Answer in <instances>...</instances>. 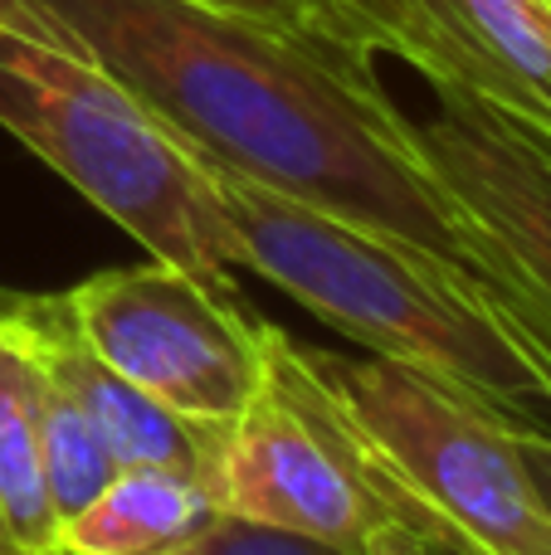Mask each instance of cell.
<instances>
[{
  "instance_id": "6da1fadb",
  "label": "cell",
  "mask_w": 551,
  "mask_h": 555,
  "mask_svg": "<svg viewBox=\"0 0 551 555\" xmlns=\"http://www.w3.org/2000/svg\"><path fill=\"white\" fill-rule=\"evenodd\" d=\"M44 5L210 166L488 278L474 224L439 191L415 122L386 93L367 54L191 0Z\"/></svg>"
},
{
  "instance_id": "7a4b0ae2",
  "label": "cell",
  "mask_w": 551,
  "mask_h": 555,
  "mask_svg": "<svg viewBox=\"0 0 551 555\" xmlns=\"http://www.w3.org/2000/svg\"><path fill=\"white\" fill-rule=\"evenodd\" d=\"M215 171L240 269L503 429L551 434V341L464 263Z\"/></svg>"
},
{
  "instance_id": "3957f363",
  "label": "cell",
  "mask_w": 551,
  "mask_h": 555,
  "mask_svg": "<svg viewBox=\"0 0 551 555\" xmlns=\"http://www.w3.org/2000/svg\"><path fill=\"white\" fill-rule=\"evenodd\" d=\"M0 127L146 259L240 269L210 162L44 0H0Z\"/></svg>"
},
{
  "instance_id": "277c9868",
  "label": "cell",
  "mask_w": 551,
  "mask_h": 555,
  "mask_svg": "<svg viewBox=\"0 0 551 555\" xmlns=\"http://www.w3.org/2000/svg\"><path fill=\"white\" fill-rule=\"evenodd\" d=\"M269 365L322 414L390 521L445 555H551V507L513 429L381 356L322 351L273 322Z\"/></svg>"
},
{
  "instance_id": "5b68a950",
  "label": "cell",
  "mask_w": 551,
  "mask_h": 555,
  "mask_svg": "<svg viewBox=\"0 0 551 555\" xmlns=\"http://www.w3.org/2000/svg\"><path fill=\"white\" fill-rule=\"evenodd\" d=\"M64 307L107 371L215 439L269 380V322L230 278L146 259L74 283Z\"/></svg>"
},
{
  "instance_id": "8992f818",
  "label": "cell",
  "mask_w": 551,
  "mask_h": 555,
  "mask_svg": "<svg viewBox=\"0 0 551 555\" xmlns=\"http://www.w3.org/2000/svg\"><path fill=\"white\" fill-rule=\"evenodd\" d=\"M367 59L410 64L435 93H459L551 142V0H328Z\"/></svg>"
},
{
  "instance_id": "52a82bcc",
  "label": "cell",
  "mask_w": 551,
  "mask_h": 555,
  "mask_svg": "<svg viewBox=\"0 0 551 555\" xmlns=\"http://www.w3.org/2000/svg\"><path fill=\"white\" fill-rule=\"evenodd\" d=\"M415 122L425 166L474 224L488 278L551 341V142L459 93Z\"/></svg>"
},
{
  "instance_id": "ba28073f",
  "label": "cell",
  "mask_w": 551,
  "mask_h": 555,
  "mask_svg": "<svg viewBox=\"0 0 551 555\" xmlns=\"http://www.w3.org/2000/svg\"><path fill=\"white\" fill-rule=\"evenodd\" d=\"M210 482L225 517L342 551H357L390 521L337 434L289 380L273 375V365L249 410L220 434Z\"/></svg>"
},
{
  "instance_id": "9c48e42d",
  "label": "cell",
  "mask_w": 551,
  "mask_h": 555,
  "mask_svg": "<svg viewBox=\"0 0 551 555\" xmlns=\"http://www.w3.org/2000/svg\"><path fill=\"white\" fill-rule=\"evenodd\" d=\"M220 517L205 473L123 463L107 488L59 527L54 555H191Z\"/></svg>"
},
{
  "instance_id": "30bf717a",
  "label": "cell",
  "mask_w": 551,
  "mask_h": 555,
  "mask_svg": "<svg viewBox=\"0 0 551 555\" xmlns=\"http://www.w3.org/2000/svg\"><path fill=\"white\" fill-rule=\"evenodd\" d=\"M20 287H0V531L25 555H54L59 517L44 488L39 390L44 371L15 312Z\"/></svg>"
},
{
  "instance_id": "8fae6325",
  "label": "cell",
  "mask_w": 551,
  "mask_h": 555,
  "mask_svg": "<svg viewBox=\"0 0 551 555\" xmlns=\"http://www.w3.org/2000/svg\"><path fill=\"white\" fill-rule=\"evenodd\" d=\"M39 371H44V361H39ZM39 434H44V488L49 502H54L59 527H64L74 512H84L107 488V478L117 473V459L107 453L93 420L78 410V400L49 371L44 390H39Z\"/></svg>"
},
{
  "instance_id": "7c38bea8",
  "label": "cell",
  "mask_w": 551,
  "mask_h": 555,
  "mask_svg": "<svg viewBox=\"0 0 551 555\" xmlns=\"http://www.w3.org/2000/svg\"><path fill=\"white\" fill-rule=\"evenodd\" d=\"M191 555H351V551L312 541V537H293V531L254 527V521H240V517H220V527Z\"/></svg>"
},
{
  "instance_id": "4fadbf2b",
  "label": "cell",
  "mask_w": 551,
  "mask_h": 555,
  "mask_svg": "<svg viewBox=\"0 0 551 555\" xmlns=\"http://www.w3.org/2000/svg\"><path fill=\"white\" fill-rule=\"evenodd\" d=\"M191 5L205 10H225V15H244V20H264V25L279 29H298V35H322L347 44L337 29V15H332L328 0H191ZM351 49V44H347ZM361 54V49H357Z\"/></svg>"
},
{
  "instance_id": "5bb4252c",
  "label": "cell",
  "mask_w": 551,
  "mask_h": 555,
  "mask_svg": "<svg viewBox=\"0 0 551 555\" xmlns=\"http://www.w3.org/2000/svg\"><path fill=\"white\" fill-rule=\"evenodd\" d=\"M351 555H445V551H439L435 541H425L420 531L400 527V521H386V527L371 531Z\"/></svg>"
},
{
  "instance_id": "9a60e30c",
  "label": "cell",
  "mask_w": 551,
  "mask_h": 555,
  "mask_svg": "<svg viewBox=\"0 0 551 555\" xmlns=\"http://www.w3.org/2000/svg\"><path fill=\"white\" fill-rule=\"evenodd\" d=\"M517 449H523V463L533 473V482L542 488L547 507H551V434H537V429H513Z\"/></svg>"
},
{
  "instance_id": "2e32d148",
  "label": "cell",
  "mask_w": 551,
  "mask_h": 555,
  "mask_svg": "<svg viewBox=\"0 0 551 555\" xmlns=\"http://www.w3.org/2000/svg\"><path fill=\"white\" fill-rule=\"evenodd\" d=\"M0 555H25V551H15V546H10L5 537H0Z\"/></svg>"
},
{
  "instance_id": "e0dca14e",
  "label": "cell",
  "mask_w": 551,
  "mask_h": 555,
  "mask_svg": "<svg viewBox=\"0 0 551 555\" xmlns=\"http://www.w3.org/2000/svg\"><path fill=\"white\" fill-rule=\"evenodd\" d=\"M0 537H5V531H0Z\"/></svg>"
}]
</instances>
